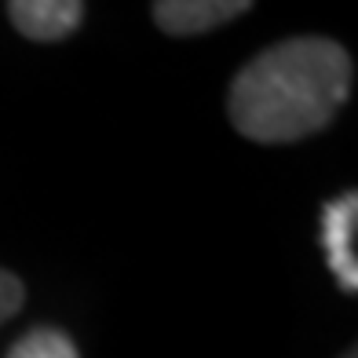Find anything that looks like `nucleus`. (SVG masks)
<instances>
[{
    "mask_svg": "<svg viewBox=\"0 0 358 358\" xmlns=\"http://www.w3.org/2000/svg\"><path fill=\"white\" fill-rule=\"evenodd\" d=\"M355 231H358V194L348 190L344 198H336L322 216V241L325 256L336 274L340 289L355 292L358 289V256H355Z\"/></svg>",
    "mask_w": 358,
    "mask_h": 358,
    "instance_id": "7ed1b4c3",
    "label": "nucleus"
},
{
    "mask_svg": "<svg viewBox=\"0 0 358 358\" xmlns=\"http://www.w3.org/2000/svg\"><path fill=\"white\" fill-rule=\"evenodd\" d=\"M256 0H154V22L172 37H198L245 15Z\"/></svg>",
    "mask_w": 358,
    "mask_h": 358,
    "instance_id": "f03ea898",
    "label": "nucleus"
},
{
    "mask_svg": "<svg viewBox=\"0 0 358 358\" xmlns=\"http://www.w3.org/2000/svg\"><path fill=\"white\" fill-rule=\"evenodd\" d=\"M344 358H355V351H348V355H344Z\"/></svg>",
    "mask_w": 358,
    "mask_h": 358,
    "instance_id": "0eeeda50",
    "label": "nucleus"
},
{
    "mask_svg": "<svg viewBox=\"0 0 358 358\" xmlns=\"http://www.w3.org/2000/svg\"><path fill=\"white\" fill-rule=\"evenodd\" d=\"M8 358H80V355L62 329H34L22 340H15Z\"/></svg>",
    "mask_w": 358,
    "mask_h": 358,
    "instance_id": "39448f33",
    "label": "nucleus"
},
{
    "mask_svg": "<svg viewBox=\"0 0 358 358\" xmlns=\"http://www.w3.org/2000/svg\"><path fill=\"white\" fill-rule=\"evenodd\" d=\"M351 55L329 37H292L241 66L227 95L234 128L252 143L322 132L351 95Z\"/></svg>",
    "mask_w": 358,
    "mask_h": 358,
    "instance_id": "f257e3e1",
    "label": "nucleus"
},
{
    "mask_svg": "<svg viewBox=\"0 0 358 358\" xmlns=\"http://www.w3.org/2000/svg\"><path fill=\"white\" fill-rule=\"evenodd\" d=\"M22 300H26V289H22V282L15 278L11 271L0 267V322H8L15 311H19Z\"/></svg>",
    "mask_w": 358,
    "mask_h": 358,
    "instance_id": "423d86ee",
    "label": "nucleus"
},
{
    "mask_svg": "<svg viewBox=\"0 0 358 358\" xmlns=\"http://www.w3.org/2000/svg\"><path fill=\"white\" fill-rule=\"evenodd\" d=\"M11 26L29 41H62L85 19V0H8Z\"/></svg>",
    "mask_w": 358,
    "mask_h": 358,
    "instance_id": "20e7f679",
    "label": "nucleus"
}]
</instances>
